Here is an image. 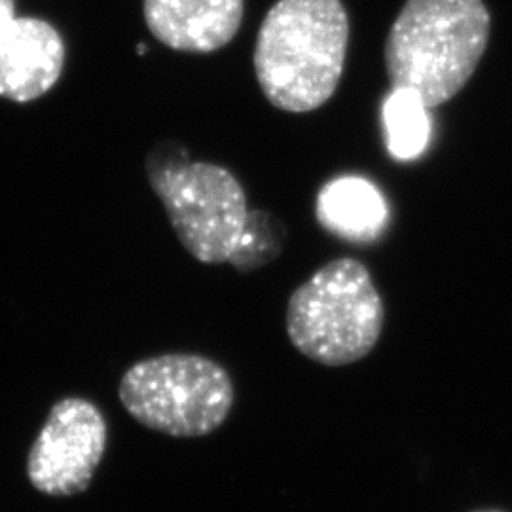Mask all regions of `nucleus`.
Here are the masks:
<instances>
[{
  "instance_id": "nucleus-1",
  "label": "nucleus",
  "mask_w": 512,
  "mask_h": 512,
  "mask_svg": "<svg viewBox=\"0 0 512 512\" xmlns=\"http://www.w3.org/2000/svg\"><path fill=\"white\" fill-rule=\"evenodd\" d=\"M342 0H277L256 37V80L275 109L306 114L336 93L348 57Z\"/></svg>"
},
{
  "instance_id": "nucleus-2",
  "label": "nucleus",
  "mask_w": 512,
  "mask_h": 512,
  "mask_svg": "<svg viewBox=\"0 0 512 512\" xmlns=\"http://www.w3.org/2000/svg\"><path fill=\"white\" fill-rule=\"evenodd\" d=\"M490 33L484 0H406L385 40L391 90L416 93L427 110L448 103L473 78Z\"/></svg>"
},
{
  "instance_id": "nucleus-3",
  "label": "nucleus",
  "mask_w": 512,
  "mask_h": 512,
  "mask_svg": "<svg viewBox=\"0 0 512 512\" xmlns=\"http://www.w3.org/2000/svg\"><path fill=\"white\" fill-rule=\"evenodd\" d=\"M385 306L372 275L355 258H338L300 285L287 304V334L296 351L325 366H346L376 348Z\"/></svg>"
},
{
  "instance_id": "nucleus-4",
  "label": "nucleus",
  "mask_w": 512,
  "mask_h": 512,
  "mask_svg": "<svg viewBox=\"0 0 512 512\" xmlns=\"http://www.w3.org/2000/svg\"><path fill=\"white\" fill-rule=\"evenodd\" d=\"M129 416L175 439H200L228 420L236 391L217 361L194 353H165L129 366L118 385Z\"/></svg>"
},
{
  "instance_id": "nucleus-5",
  "label": "nucleus",
  "mask_w": 512,
  "mask_h": 512,
  "mask_svg": "<svg viewBox=\"0 0 512 512\" xmlns=\"http://www.w3.org/2000/svg\"><path fill=\"white\" fill-rule=\"evenodd\" d=\"M147 175L184 249L202 264H224L247 222V196L232 171L217 164L150 156Z\"/></svg>"
},
{
  "instance_id": "nucleus-6",
  "label": "nucleus",
  "mask_w": 512,
  "mask_h": 512,
  "mask_svg": "<svg viewBox=\"0 0 512 512\" xmlns=\"http://www.w3.org/2000/svg\"><path fill=\"white\" fill-rule=\"evenodd\" d=\"M109 429L97 404L65 397L52 406L27 456V478L40 494H84L107 450Z\"/></svg>"
},
{
  "instance_id": "nucleus-7",
  "label": "nucleus",
  "mask_w": 512,
  "mask_h": 512,
  "mask_svg": "<svg viewBox=\"0 0 512 512\" xmlns=\"http://www.w3.org/2000/svg\"><path fill=\"white\" fill-rule=\"evenodd\" d=\"M67 48L52 23L14 18L0 29V97L31 103L50 92L65 67Z\"/></svg>"
},
{
  "instance_id": "nucleus-8",
  "label": "nucleus",
  "mask_w": 512,
  "mask_h": 512,
  "mask_svg": "<svg viewBox=\"0 0 512 512\" xmlns=\"http://www.w3.org/2000/svg\"><path fill=\"white\" fill-rule=\"evenodd\" d=\"M243 0H143L148 31L184 54H213L238 35Z\"/></svg>"
},
{
  "instance_id": "nucleus-9",
  "label": "nucleus",
  "mask_w": 512,
  "mask_h": 512,
  "mask_svg": "<svg viewBox=\"0 0 512 512\" xmlns=\"http://www.w3.org/2000/svg\"><path fill=\"white\" fill-rule=\"evenodd\" d=\"M315 217L330 234L366 243L384 230L387 207L374 184L361 177H340L321 188Z\"/></svg>"
},
{
  "instance_id": "nucleus-10",
  "label": "nucleus",
  "mask_w": 512,
  "mask_h": 512,
  "mask_svg": "<svg viewBox=\"0 0 512 512\" xmlns=\"http://www.w3.org/2000/svg\"><path fill=\"white\" fill-rule=\"evenodd\" d=\"M387 148L397 160H414L427 147L431 124L420 97L410 90H391L385 99Z\"/></svg>"
},
{
  "instance_id": "nucleus-11",
  "label": "nucleus",
  "mask_w": 512,
  "mask_h": 512,
  "mask_svg": "<svg viewBox=\"0 0 512 512\" xmlns=\"http://www.w3.org/2000/svg\"><path fill=\"white\" fill-rule=\"evenodd\" d=\"M287 228L281 220L266 211H249L238 247L228 258L238 272L249 274L268 266L285 247Z\"/></svg>"
},
{
  "instance_id": "nucleus-12",
  "label": "nucleus",
  "mask_w": 512,
  "mask_h": 512,
  "mask_svg": "<svg viewBox=\"0 0 512 512\" xmlns=\"http://www.w3.org/2000/svg\"><path fill=\"white\" fill-rule=\"evenodd\" d=\"M16 16V0H0V29L6 27Z\"/></svg>"
},
{
  "instance_id": "nucleus-13",
  "label": "nucleus",
  "mask_w": 512,
  "mask_h": 512,
  "mask_svg": "<svg viewBox=\"0 0 512 512\" xmlns=\"http://www.w3.org/2000/svg\"><path fill=\"white\" fill-rule=\"evenodd\" d=\"M137 52H139V54H141V55L145 54V52H147V46H145V44H139V48H137Z\"/></svg>"
},
{
  "instance_id": "nucleus-14",
  "label": "nucleus",
  "mask_w": 512,
  "mask_h": 512,
  "mask_svg": "<svg viewBox=\"0 0 512 512\" xmlns=\"http://www.w3.org/2000/svg\"><path fill=\"white\" fill-rule=\"evenodd\" d=\"M488 512H494V511H488Z\"/></svg>"
}]
</instances>
